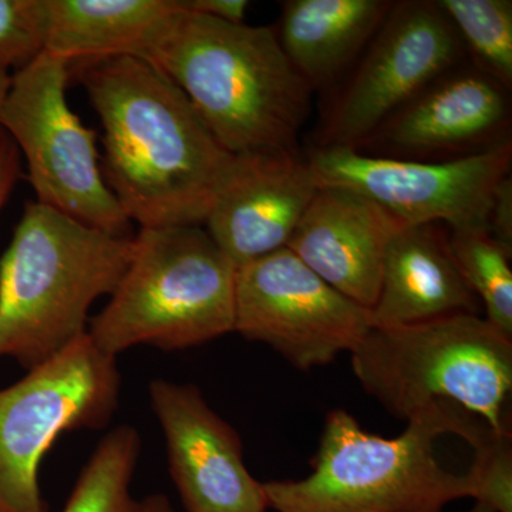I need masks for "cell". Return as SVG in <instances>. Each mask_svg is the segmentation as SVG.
<instances>
[{
	"instance_id": "7",
	"label": "cell",
	"mask_w": 512,
	"mask_h": 512,
	"mask_svg": "<svg viewBox=\"0 0 512 512\" xmlns=\"http://www.w3.org/2000/svg\"><path fill=\"white\" fill-rule=\"evenodd\" d=\"M72 64L43 52L16 70L0 106V128L25 158L36 201L107 234L131 237L99 164L96 133L67 103Z\"/></svg>"
},
{
	"instance_id": "28",
	"label": "cell",
	"mask_w": 512,
	"mask_h": 512,
	"mask_svg": "<svg viewBox=\"0 0 512 512\" xmlns=\"http://www.w3.org/2000/svg\"><path fill=\"white\" fill-rule=\"evenodd\" d=\"M10 77H12V73L0 67V106H2L3 99H5L6 92H8Z\"/></svg>"
},
{
	"instance_id": "29",
	"label": "cell",
	"mask_w": 512,
	"mask_h": 512,
	"mask_svg": "<svg viewBox=\"0 0 512 512\" xmlns=\"http://www.w3.org/2000/svg\"><path fill=\"white\" fill-rule=\"evenodd\" d=\"M467 512H490V511H488L487 508H484L483 505L476 504V507H474L473 510H470Z\"/></svg>"
},
{
	"instance_id": "15",
	"label": "cell",
	"mask_w": 512,
	"mask_h": 512,
	"mask_svg": "<svg viewBox=\"0 0 512 512\" xmlns=\"http://www.w3.org/2000/svg\"><path fill=\"white\" fill-rule=\"evenodd\" d=\"M403 227L359 192L320 187L286 248L326 284L372 311L387 245Z\"/></svg>"
},
{
	"instance_id": "12",
	"label": "cell",
	"mask_w": 512,
	"mask_h": 512,
	"mask_svg": "<svg viewBox=\"0 0 512 512\" xmlns=\"http://www.w3.org/2000/svg\"><path fill=\"white\" fill-rule=\"evenodd\" d=\"M148 396L185 510L266 511L264 484L245 466L237 431L208 406L198 387L157 379Z\"/></svg>"
},
{
	"instance_id": "18",
	"label": "cell",
	"mask_w": 512,
	"mask_h": 512,
	"mask_svg": "<svg viewBox=\"0 0 512 512\" xmlns=\"http://www.w3.org/2000/svg\"><path fill=\"white\" fill-rule=\"evenodd\" d=\"M45 52L70 64L138 56L177 0H47Z\"/></svg>"
},
{
	"instance_id": "11",
	"label": "cell",
	"mask_w": 512,
	"mask_h": 512,
	"mask_svg": "<svg viewBox=\"0 0 512 512\" xmlns=\"http://www.w3.org/2000/svg\"><path fill=\"white\" fill-rule=\"evenodd\" d=\"M463 50L439 2H394L330 109L319 147L357 150L396 111L456 69Z\"/></svg>"
},
{
	"instance_id": "27",
	"label": "cell",
	"mask_w": 512,
	"mask_h": 512,
	"mask_svg": "<svg viewBox=\"0 0 512 512\" xmlns=\"http://www.w3.org/2000/svg\"><path fill=\"white\" fill-rule=\"evenodd\" d=\"M137 512H175L170 500L164 494L147 495L138 501Z\"/></svg>"
},
{
	"instance_id": "14",
	"label": "cell",
	"mask_w": 512,
	"mask_h": 512,
	"mask_svg": "<svg viewBox=\"0 0 512 512\" xmlns=\"http://www.w3.org/2000/svg\"><path fill=\"white\" fill-rule=\"evenodd\" d=\"M508 126L507 89L476 67H456L396 111L362 146L376 143L404 160L461 158L508 141Z\"/></svg>"
},
{
	"instance_id": "25",
	"label": "cell",
	"mask_w": 512,
	"mask_h": 512,
	"mask_svg": "<svg viewBox=\"0 0 512 512\" xmlns=\"http://www.w3.org/2000/svg\"><path fill=\"white\" fill-rule=\"evenodd\" d=\"M22 173V157L12 138L0 128V212Z\"/></svg>"
},
{
	"instance_id": "26",
	"label": "cell",
	"mask_w": 512,
	"mask_h": 512,
	"mask_svg": "<svg viewBox=\"0 0 512 512\" xmlns=\"http://www.w3.org/2000/svg\"><path fill=\"white\" fill-rule=\"evenodd\" d=\"M180 3L190 12L229 23H245L249 8L247 0H180Z\"/></svg>"
},
{
	"instance_id": "20",
	"label": "cell",
	"mask_w": 512,
	"mask_h": 512,
	"mask_svg": "<svg viewBox=\"0 0 512 512\" xmlns=\"http://www.w3.org/2000/svg\"><path fill=\"white\" fill-rule=\"evenodd\" d=\"M448 244L458 271L484 308V319L512 340L511 252L487 229L453 231Z\"/></svg>"
},
{
	"instance_id": "21",
	"label": "cell",
	"mask_w": 512,
	"mask_h": 512,
	"mask_svg": "<svg viewBox=\"0 0 512 512\" xmlns=\"http://www.w3.org/2000/svg\"><path fill=\"white\" fill-rule=\"evenodd\" d=\"M476 69L500 83L512 84L511 0H440Z\"/></svg>"
},
{
	"instance_id": "3",
	"label": "cell",
	"mask_w": 512,
	"mask_h": 512,
	"mask_svg": "<svg viewBox=\"0 0 512 512\" xmlns=\"http://www.w3.org/2000/svg\"><path fill=\"white\" fill-rule=\"evenodd\" d=\"M494 433L447 402L414 414L394 439L366 433L352 414L333 410L311 476L265 483L266 501L278 512H443L470 497V483L441 466L434 441L456 434L476 448Z\"/></svg>"
},
{
	"instance_id": "2",
	"label": "cell",
	"mask_w": 512,
	"mask_h": 512,
	"mask_svg": "<svg viewBox=\"0 0 512 512\" xmlns=\"http://www.w3.org/2000/svg\"><path fill=\"white\" fill-rule=\"evenodd\" d=\"M137 57L187 96L232 156L296 150L312 89L289 62L276 29L198 15L177 0Z\"/></svg>"
},
{
	"instance_id": "1",
	"label": "cell",
	"mask_w": 512,
	"mask_h": 512,
	"mask_svg": "<svg viewBox=\"0 0 512 512\" xmlns=\"http://www.w3.org/2000/svg\"><path fill=\"white\" fill-rule=\"evenodd\" d=\"M80 79L103 127L104 178L128 221L204 227L235 156L187 96L137 56L87 62Z\"/></svg>"
},
{
	"instance_id": "8",
	"label": "cell",
	"mask_w": 512,
	"mask_h": 512,
	"mask_svg": "<svg viewBox=\"0 0 512 512\" xmlns=\"http://www.w3.org/2000/svg\"><path fill=\"white\" fill-rule=\"evenodd\" d=\"M117 357L89 335L0 390V512H49L39 484L60 434L104 429L119 407Z\"/></svg>"
},
{
	"instance_id": "5",
	"label": "cell",
	"mask_w": 512,
	"mask_h": 512,
	"mask_svg": "<svg viewBox=\"0 0 512 512\" xmlns=\"http://www.w3.org/2000/svg\"><path fill=\"white\" fill-rule=\"evenodd\" d=\"M237 266L202 225L140 228L133 254L87 335L107 355L184 350L235 329Z\"/></svg>"
},
{
	"instance_id": "17",
	"label": "cell",
	"mask_w": 512,
	"mask_h": 512,
	"mask_svg": "<svg viewBox=\"0 0 512 512\" xmlns=\"http://www.w3.org/2000/svg\"><path fill=\"white\" fill-rule=\"evenodd\" d=\"M393 5L390 0H288L276 33L289 62L313 90L356 59Z\"/></svg>"
},
{
	"instance_id": "13",
	"label": "cell",
	"mask_w": 512,
	"mask_h": 512,
	"mask_svg": "<svg viewBox=\"0 0 512 512\" xmlns=\"http://www.w3.org/2000/svg\"><path fill=\"white\" fill-rule=\"evenodd\" d=\"M319 188L298 150L235 156L204 228L238 268L288 247Z\"/></svg>"
},
{
	"instance_id": "22",
	"label": "cell",
	"mask_w": 512,
	"mask_h": 512,
	"mask_svg": "<svg viewBox=\"0 0 512 512\" xmlns=\"http://www.w3.org/2000/svg\"><path fill=\"white\" fill-rule=\"evenodd\" d=\"M47 0H0V67L19 70L45 52Z\"/></svg>"
},
{
	"instance_id": "19",
	"label": "cell",
	"mask_w": 512,
	"mask_h": 512,
	"mask_svg": "<svg viewBox=\"0 0 512 512\" xmlns=\"http://www.w3.org/2000/svg\"><path fill=\"white\" fill-rule=\"evenodd\" d=\"M141 454V437L121 424L103 437L83 468L63 512H137L131 483Z\"/></svg>"
},
{
	"instance_id": "4",
	"label": "cell",
	"mask_w": 512,
	"mask_h": 512,
	"mask_svg": "<svg viewBox=\"0 0 512 512\" xmlns=\"http://www.w3.org/2000/svg\"><path fill=\"white\" fill-rule=\"evenodd\" d=\"M131 254L133 235L28 202L0 258V359L28 372L87 335L90 308L114 292Z\"/></svg>"
},
{
	"instance_id": "16",
	"label": "cell",
	"mask_w": 512,
	"mask_h": 512,
	"mask_svg": "<svg viewBox=\"0 0 512 512\" xmlns=\"http://www.w3.org/2000/svg\"><path fill=\"white\" fill-rule=\"evenodd\" d=\"M451 254L448 237L434 224L406 225L387 245L373 326L417 325L456 315H480Z\"/></svg>"
},
{
	"instance_id": "10",
	"label": "cell",
	"mask_w": 512,
	"mask_h": 512,
	"mask_svg": "<svg viewBox=\"0 0 512 512\" xmlns=\"http://www.w3.org/2000/svg\"><path fill=\"white\" fill-rule=\"evenodd\" d=\"M373 328L369 309L336 291L288 248L238 266L235 329L299 370L355 350Z\"/></svg>"
},
{
	"instance_id": "24",
	"label": "cell",
	"mask_w": 512,
	"mask_h": 512,
	"mask_svg": "<svg viewBox=\"0 0 512 512\" xmlns=\"http://www.w3.org/2000/svg\"><path fill=\"white\" fill-rule=\"evenodd\" d=\"M487 231L512 254V180L511 175L503 178L495 188L490 211H488Z\"/></svg>"
},
{
	"instance_id": "23",
	"label": "cell",
	"mask_w": 512,
	"mask_h": 512,
	"mask_svg": "<svg viewBox=\"0 0 512 512\" xmlns=\"http://www.w3.org/2000/svg\"><path fill=\"white\" fill-rule=\"evenodd\" d=\"M510 433H494L474 448L468 471L470 497L490 512H512V441Z\"/></svg>"
},
{
	"instance_id": "9",
	"label": "cell",
	"mask_w": 512,
	"mask_h": 512,
	"mask_svg": "<svg viewBox=\"0 0 512 512\" xmlns=\"http://www.w3.org/2000/svg\"><path fill=\"white\" fill-rule=\"evenodd\" d=\"M320 187L359 192L403 225L444 222L453 231L487 229L495 188L510 175L511 141L441 163L318 147L308 157Z\"/></svg>"
},
{
	"instance_id": "6",
	"label": "cell",
	"mask_w": 512,
	"mask_h": 512,
	"mask_svg": "<svg viewBox=\"0 0 512 512\" xmlns=\"http://www.w3.org/2000/svg\"><path fill=\"white\" fill-rule=\"evenodd\" d=\"M352 367L363 389L397 419L447 402L495 433L511 431L504 404L512 389V340L480 315L373 326L353 350Z\"/></svg>"
}]
</instances>
